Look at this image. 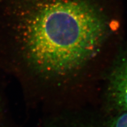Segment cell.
<instances>
[{"label":"cell","mask_w":127,"mask_h":127,"mask_svg":"<svg viewBox=\"0 0 127 127\" xmlns=\"http://www.w3.org/2000/svg\"><path fill=\"white\" fill-rule=\"evenodd\" d=\"M109 90L114 102L123 111H127V60L114 71Z\"/></svg>","instance_id":"cell-2"},{"label":"cell","mask_w":127,"mask_h":127,"mask_svg":"<svg viewBox=\"0 0 127 127\" xmlns=\"http://www.w3.org/2000/svg\"><path fill=\"white\" fill-rule=\"evenodd\" d=\"M108 127H127V111H123L114 118Z\"/></svg>","instance_id":"cell-3"},{"label":"cell","mask_w":127,"mask_h":127,"mask_svg":"<svg viewBox=\"0 0 127 127\" xmlns=\"http://www.w3.org/2000/svg\"><path fill=\"white\" fill-rule=\"evenodd\" d=\"M25 59L43 75L70 74L99 51L107 25L91 0H6Z\"/></svg>","instance_id":"cell-1"}]
</instances>
